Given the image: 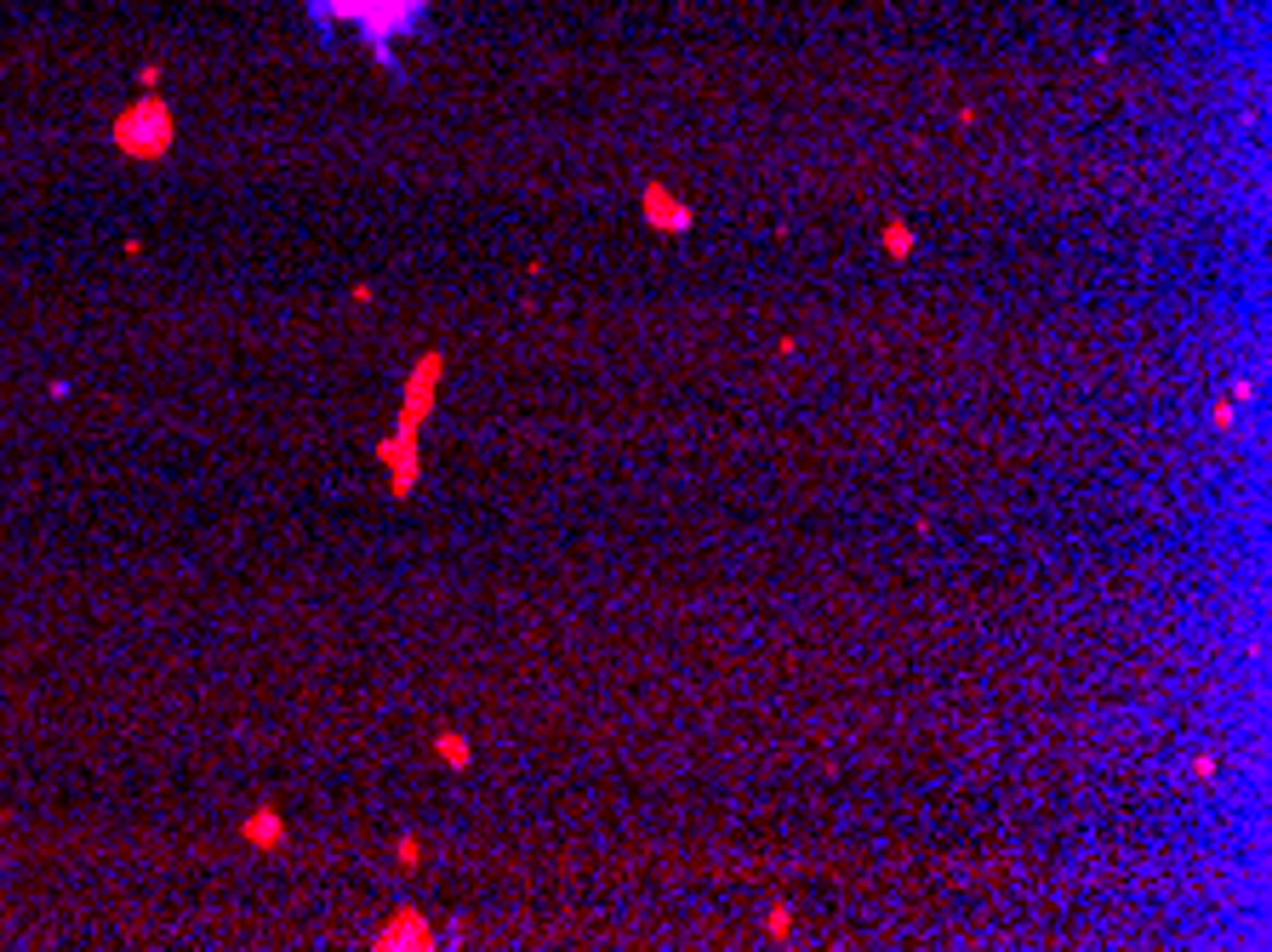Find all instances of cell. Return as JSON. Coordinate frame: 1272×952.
Returning <instances> with one entry per match:
<instances>
[{"label": "cell", "instance_id": "cell-1", "mask_svg": "<svg viewBox=\"0 0 1272 952\" xmlns=\"http://www.w3.org/2000/svg\"><path fill=\"white\" fill-rule=\"evenodd\" d=\"M109 137H115V148H120L127 160L155 166V160H166V155H171V143H178V120H171V109L160 104L155 92H143L132 109H120V115H115Z\"/></svg>", "mask_w": 1272, "mask_h": 952}, {"label": "cell", "instance_id": "cell-2", "mask_svg": "<svg viewBox=\"0 0 1272 952\" xmlns=\"http://www.w3.org/2000/svg\"><path fill=\"white\" fill-rule=\"evenodd\" d=\"M429 0H320V17L332 23H355L365 40L388 46V35L411 29V17H422Z\"/></svg>", "mask_w": 1272, "mask_h": 952}, {"label": "cell", "instance_id": "cell-3", "mask_svg": "<svg viewBox=\"0 0 1272 952\" xmlns=\"http://www.w3.org/2000/svg\"><path fill=\"white\" fill-rule=\"evenodd\" d=\"M440 377H445V348H422L417 365L406 371V394H400V429H422L434 417V399H440Z\"/></svg>", "mask_w": 1272, "mask_h": 952}, {"label": "cell", "instance_id": "cell-4", "mask_svg": "<svg viewBox=\"0 0 1272 952\" xmlns=\"http://www.w3.org/2000/svg\"><path fill=\"white\" fill-rule=\"evenodd\" d=\"M371 457H377V468L388 473V496H400V503H406V496L417 491V480H422L417 429H400V422H394V429H388L377 445H371Z\"/></svg>", "mask_w": 1272, "mask_h": 952}, {"label": "cell", "instance_id": "cell-5", "mask_svg": "<svg viewBox=\"0 0 1272 952\" xmlns=\"http://www.w3.org/2000/svg\"><path fill=\"white\" fill-rule=\"evenodd\" d=\"M639 212H645V229H657V234H691V200H680L668 183H645L639 189Z\"/></svg>", "mask_w": 1272, "mask_h": 952}, {"label": "cell", "instance_id": "cell-6", "mask_svg": "<svg viewBox=\"0 0 1272 952\" xmlns=\"http://www.w3.org/2000/svg\"><path fill=\"white\" fill-rule=\"evenodd\" d=\"M371 947H377V952H429L434 947V924L422 918L417 907H400L388 924H377Z\"/></svg>", "mask_w": 1272, "mask_h": 952}, {"label": "cell", "instance_id": "cell-7", "mask_svg": "<svg viewBox=\"0 0 1272 952\" xmlns=\"http://www.w3.org/2000/svg\"><path fill=\"white\" fill-rule=\"evenodd\" d=\"M240 844H245V849H280V844H286V816L274 810V805L245 810V816H240Z\"/></svg>", "mask_w": 1272, "mask_h": 952}, {"label": "cell", "instance_id": "cell-8", "mask_svg": "<svg viewBox=\"0 0 1272 952\" xmlns=\"http://www.w3.org/2000/svg\"><path fill=\"white\" fill-rule=\"evenodd\" d=\"M879 245H885V257H913V245H919V229L902 217H885L879 222Z\"/></svg>", "mask_w": 1272, "mask_h": 952}, {"label": "cell", "instance_id": "cell-9", "mask_svg": "<svg viewBox=\"0 0 1272 952\" xmlns=\"http://www.w3.org/2000/svg\"><path fill=\"white\" fill-rule=\"evenodd\" d=\"M434 759H440L445 770H468V764H473V747H468L463 731H440V736H434Z\"/></svg>", "mask_w": 1272, "mask_h": 952}, {"label": "cell", "instance_id": "cell-10", "mask_svg": "<svg viewBox=\"0 0 1272 952\" xmlns=\"http://www.w3.org/2000/svg\"><path fill=\"white\" fill-rule=\"evenodd\" d=\"M793 924H800V918H793V907H788V901H777V907L765 913V936H770V941H788Z\"/></svg>", "mask_w": 1272, "mask_h": 952}, {"label": "cell", "instance_id": "cell-11", "mask_svg": "<svg viewBox=\"0 0 1272 952\" xmlns=\"http://www.w3.org/2000/svg\"><path fill=\"white\" fill-rule=\"evenodd\" d=\"M1233 422H1238V399H1233V394H1221L1215 406H1210V429H1215V434H1227Z\"/></svg>", "mask_w": 1272, "mask_h": 952}, {"label": "cell", "instance_id": "cell-12", "mask_svg": "<svg viewBox=\"0 0 1272 952\" xmlns=\"http://www.w3.org/2000/svg\"><path fill=\"white\" fill-rule=\"evenodd\" d=\"M394 861H400V867H417V861H422V844H417L411 833H400V839H394Z\"/></svg>", "mask_w": 1272, "mask_h": 952}, {"label": "cell", "instance_id": "cell-13", "mask_svg": "<svg viewBox=\"0 0 1272 952\" xmlns=\"http://www.w3.org/2000/svg\"><path fill=\"white\" fill-rule=\"evenodd\" d=\"M1215 754H1192V775H1199V782H1215Z\"/></svg>", "mask_w": 1272, "mask_h": 952}, {"label": "cell", "instance_id": "cell-14", "mask_svg": "<svg viewBox=\"0 0 1272 952\" xmlns=\"http://www.w3.org/2000/svg\"><path fill=\"white\" fill-rule=\"evenodd\" d=\"M348 303L365 309V303H371V286H365V280H360V286H348Z\"/></svg>", "mask_w": 1272, "mask_h": 952}]
</instances>
